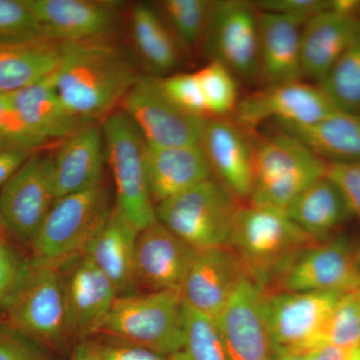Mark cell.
<instances>
[{"mask_svg": "<svg viewBox=\"0 0 360 360\" xmlns=\"http://www.w3.org/2000/svg\"><path fill=\"white\" fill-rule=\"evenodd\" d=\"M101 127L105 155L115 181V207L135 229L143 231L158 222L146 179V142L122 110L108 115Z\"/></svg>", "mask_w": 360, "mask_h": 360, "instance_id": "obj_7", "label": "cell"}, {"mask_svg": "<svg viewBox=\"0 0 360 360\" xmlns=\"http://www.w3.org/2000/svg\"><path fill=\"white\" fill-rule=\"evenodd\" d=\"M329 11L340 15L357 18V14L360 13V1L359 0H331Z\"/></svg>", "mask_w": 360, "mask_h": 360, "instance_id": "obj_47", "label": "cell"}, {"mask_svg": "<svg viewBox=\"0 0 360 360\" xmlns=\"http://www.w3.org/2000/svg\"><path fill=\"white\" fill-rule=\"evenodd\" d=\"M70 360H99V345L84 340L73 350Z\"/></svg>", "mask_w": 360, "mask_h": 360, "instance_id": "obj_46", "label": "cell"}, {"mask_svg": "<svg viewBox=\"0 0 360 360\" xmlns=\"http://www.w3.org/2000/svg\"><path fill=\"white\" fill-rule=\"evenodd\" d=\"M184 347L172 360H231L219 323L184 302Z\"/></svg>", "mask_w": 360, "mask_h": 360, "instance_id": "obj_32", "label": "cell"}, {"mask_svg": "<svg viewBox=\"0 0 360 360\" xmlns=\"http://www.w3.org/2000/svg\"><path fill=\"white\" fill-rule=\"evenodd\" d=\"M258 15L245 0L212 1L203 39L210 60L219 61L236 77H258Z\"/></svg>", "mask_w": 360, "mask_h": 360, "instance_id": "obj_14", "label": "cell"}, {"mask_svg": "<svg viewBox=\"0 0 360 360\" xmlns=\"http://www.w3.org/2000/svg\"><path fill=\"white\" fill-rule=\"evenodd\" d=\"M51 156L56 198L98 186L106 158L103 127L85 125L60 141Z\"/></svg>", "mask_w": 360, "mask_h": 360, "instance_id": "obj_21", "label": "cell"}, {"mask_svg": "<svg viewBox=\"0 0 360 360\" xmlns=\"http://www.w3.org/2000/svg\"><path fill=\"white\" fill-rule=\"evenodd\" d=\"M56 200L52 156L35 151L0 191V222L32 245Z\"/></svg>", "mask_w": 360, "mask_h": 360, "instance_id": "obj_12", "label": "cell"}, {"mask_svg": "<svg viewBox=\"0 0 360 360\" xmlns=\"http://www.w3.org/2000/svg\"><path fill=\"white\" fill-rule=\"evenodd\" d=\"M9 94L27 129L44 144L63 141L89 124L63 103L54 84L53 73Z\"/></svg>", "mask_w": 360, "mask_h": 360, "instance_id": "obj_24", "label": "cell"}, {"mask_svg": "<svg viewBox=\"0 0 360 360\" xmlns=\"http://www.w3.org/2000/svg\"><path fill=\"white\" fill-rule=\"evenodd\" d=\"M274 359L276 360H305L302 354L274 348Z\"/></svg>", "mask_w": 360, "mask_h": 360, "instance_id": "obj_48", "label": "cell"}, {"mask_svg": "<svg viewBox=\"0 0 360 360\" xmlns=\"http://www.w3.org/2000/svg\"><path fill=\"white\" fill-rule=\"evenodd\" d=\"M319 85L338 110L360 115V27Z\"/></svg>", "mask_w": 360, "mask_h": 360, "instance_id": "obj_31", "label": "cell"}, {"mask_svg": "<svg viewBox=\"0 0 360 360\" xmlns=\"http://www.w3.org/2000/svg\"><path fill=\"white\" fill-rule=\"evenodd\" d=\"M198 250L160 221L139 231L135 250L136 283L150 291L181 290Z\"/></svg>", "mask_w": 360, "mask_h": 360, "instance_id": "obj_19", "label": "cell"}, {"mask_svg": "<svg viewBox=\"0 0 360 360\" xmlns=\"http://www.w3.org/2000/svg\"><path fill=\"white\" fill-rule=\"evenodd\" d=\"M315 243L285 210L248 203L238 207L227 246L248 278L269 292L295 255Z\"/></svg>", "mask_w": 360, "mask_h": 360, "instance_id": "obj_2", "label": "cell"}, {"mask_svg": "<svg viewBox=\"0 0 360 360\" xmlns=\"http://www.w3.org/2000/svg\"><path fill=\"white\" fill-rule=\"evenodd\" d=\"M279 127L328 165L360 161V115L338 111L311 124Z\"/></svg>", "mask_w": 360, "mask_h": 360, "instance_id": "obj_28", "label": "cell"}, {"mask_svg": "<svg viewBox=\"0 0 360 360\" xmlns=\"http://www.w3.org/2000/svg\"><path fill=\"white\" fill-rule=\"evenodd\" d=\"M288 217L314 239L328 240L354 217L347 196L328 175L307 186L285 210Z\"/></svg>", "mask_w": 360, "mask_h": 360, "instance_id": "obj_27", "label": "cell"}, {"mask_svg": "<svg viewBox=\"0 0 360 360\" xmlns=\"http://www.w3.org/2000/svg\"><path fill=\"white\" fill-rule=\"evenodd\" d=\"M59 47L60 60L53 72L59 96L84 122L105 120L139 78L131 61L101 39Z\"/></svg>", "mask_w": 360, "mask_h": 360, "instance_id": "obj_1", "label": "cell"}, {"mask_svg": "<svg viewBox=\"0 0 360 360\" xmlns=\"http://www.w3.org/2000/svg\"><path fill=\"white\" fill-rule=\"evenodd\" d=\"M58 266L65 291L68 333H98L120 296L115 284L84 252Z\"/></svg>", "mask_w": 360, "mask_h": 360, "instance_id": "obj_15", "label": "cell"}, {"mask_svg": "<svg viewBox=\"0 0 360 360\" xmlns=\"http://www.w3.org/2000/svg\"><path fill=\"white\" fill-rule=\"evenodd\" d=\"M0 360H47L30 338L11 326L0 328Z\"/></svg>", "mask_w": 360, "mask_h": 360, "instance_id": "obj_42", "label": "cell"}, {"mask_svg": "<svg viewBox=\"0 0 360 360\" xmlns=\"http://www.w3.org/2000/svg\"><path fill=\"white\" fill-rule=\"evenodd\" d=\"M139 231L113 206L110 217L84 253L115 284L120 295H130L136 283L135 250Z\"/></svg>", "mask_w": 360, "mask_h": 360, "instance_id": "obj_26", "label": "cell"}, {"mask_svg": "<svg viewBox=\"0 0 360 360\" xmlns=\"http://www.w3.org/2000/svg\"><path fill=\"white\" fill-rule=\"evenodd\" d=\"M360 288V250L345 238H329L300 251L272 291L354 292Z\"/></svg>", "mask_w": 360, "mask_h": 360, "instance_id": "obj_11", "label": "cell"}, {"mask_svg": "<svg viewBox=\"0 0 360 360\" xmlns=\"http://www.w3.org/2000/svg\"><path fill=\"white\" fill-rule=\"evenodd\" d=\"M264 291L246 278L217 319L231 360H276L264 321Z\"/></svg>", "mask_w": 360, "mask_h": 360, "instance_id": "obj_18", "label": "cell"}, {"mask_svg": "<svg viewBox=\"0 0 360 360\" xmlns=\"http://www.w3.org/2000/svg\"><path fill=\"white\" fill-rule=\"evenodd\" d=\"M343 295L333 291L264 292V321L274 348L302 354L321 345L329 319Z\"/></svg>", "mask_w": 360, "mask_h": 360, "instance_id": "obj_9", "label": "cell"}, {"mask_svg": "<svg viewBox=\"0 0 360 360\" xmlns=\"http://www.w3.org/2000/svg\"><path fill=\"white\" fill-rule=\"evenodd\" d=\"M98 333L172 357L184 347L181 290L120 295Z\"/></svg>", "mask_w": 360, "mask_h": 360, "instance_id": "obj_3", "label": "cell"}, {"mask_svg": "<svg viewBox=\"0 0 360 360\" xmlns=\"http://www.w3.org/2000/svg\"><path fill=\"white\" fill-rule=\"evenodd\" d=\"M356 293H357V296H359V302H360V288L359 290L356 291Z\"/></svg>", "mask_w": 360, "mask_h": 360, "instance_id": "obj_49", "label": "cell"}, {"mask_svg": "<svg viewBox=\"0 0 360 360\" xmlns=\"http://www.w3.org/2000/svg\"><path fill=\"white\" fill-rule=\"evenodd\" d=\"M1 222H0V226H1ZM0 236H2V234H1V229H0Z\"/></svg>", "mask_w": 360, "mask_h": 360, "instance_id": "obj_50", "label": "cell"}, {"mask_svg": "<svg viewBox=\"0 0 360 360\" xmlns=\"http://www.w3.org/2000/svg\"><path fill=\"white\" fill-rule=\"evenodd\" d=\"M326 175L340 187L354 217L360 221V161L350 163H330Z\"/></svg>", "mask_w": 360, "mask_h": 360, "instance_id": "obj_40", "label": "cell"}, {"mask_svg": "<svg viewBox=\"0 0 360 360\" xmlns=\"http://www.w3.org/2000/svg\"><path fill=\"white\" fill-rule=\"evenodd\" d=\"M60 60L59 44H0V92L13 94L51 75Z\"/></svg>", "mask_w": 360, "mask_h": 360, "instance_id": "obj_30", "label": "cell"}, {"mask_svg": "<svg viewBox=\"0 0 360 360\" xmlns=\"http://www.w3.org/2000/svg\"><path fill=\"white\" fill-rule=\"evenodd\" d=\"M27 264L0 236V309H4Z\"/></svg>", "mask_w": 360, "mask_h": 360, "instance_id": "obj_41", "label": "cell"}, {"mask_svg": "<svg viewBox=\"0 0 360 360\" xmlns=\"http://www.w3.org/2000/svg\"><path fill=\"white\" fill-rule=\"evenodd\" d=\"M341 111L319 84L300 82L269 85L239 101L236 125L255 129L274 120L279 125L303 127Z\"/></svg>", "mask_w": 360, "mask_h": 360, "instance_id": "obj_13", "label": "cell"}, {"mask_svg": "<svg viewBox=\"0 0 360 360\" xmlns=\"http://www.w3.org/2000/svg\"><path fill=\"white\" fill-rule=\"evenodd\" d=\"M202 90L208 118H222L236 112L239 103L236 77L219 61L210 60L196 72Z\"/></svg>", "mask_w": 360, "mask_h": 360, "instance_id": "obj_34", "label": "cell"}, {"mask_svg": "<svg viewBox=\"0 0 360 360\" xmlns=\"http://www.w3.org/2000/svg\"><path fill=\"white\" fill-rule=\"evenodd\" d=\"M255 4L259 11L283 14L307 21L316 14L329 11L331 0H260Z\"/></svg>", "mask_w": 360, "mask_h": 360, "instance_id": "obj_39", "label": "cell"}, {"mask_svg": "<svg viewBox=\"0 0 360 360\" xmlns=\"http://www.w3.org/2000/svg\"><path fill=\"white\" fill-rule=\"evenodd\" d=\"M342 347H360V302L356 291L338 300L324 331L323 342Z\"/></svg>", "mask_w": 360, "mask_h": 360, "instance_id": "obj_36", "label": "cell"}, {"mask_svg": "<svg viewBox=\"0 0 360 360\" xmlns=\"http://www.w3.org/2000/svg\"><path fill=\"white\" fill-rule=\"evenodd\" d=\"M239 200L215 177L155 206L156 219L196 250L227 246Z\"/></svg>", "mask_w": 360, "mask_h": 360, "instance_id": "obj_4", "label": "cell"}, {"mask_svg": "<svg viewBox=\"0 0 360 360\" xmlns=\"http://www.w3.org/2000/svg\"><path fill=\"white\" fill-rule=\"evenodd\" d=\"M99 360H172V357L156 354L146 348L129 343L99 345Z\"/></svg>", "mask_w": 360, "mask_h": 360, "instance_id": "obj_43", "label": "cell"}, {"mask_svg": "<svg viewBox=\"0 0 360 360\" xmlns=\"http://www.w3.org/2000/svg\"><path fill=\"white\" fill-rule=\"evenodd\" d=\"M33 153L35 151L25 149L0 150V191Z\"/></svg>", "mask_w": 360, "mask_h": 360, "instance_id": "obj_45", "label": "cell"}, {"mask_svg": "<svg viewBox=\"0 0 360 360\" xmlns=\"http://www.w3.org/2000/svg\"><path fill=\"white\" fill-rule=\"evenodd\" d=\"M253 187L248 203L285 210L315 180L328 163L295 137L281 132L253 146Z\"/></svg>", "mask_w": 360, "mask_h": 360, "instance_id": "obj_6", "label": "cell"}, {"mask_svg": "<svg viewBox=\"0 0 360 360\" xmlns=\"http://www.w3.org/2000/svg\"><path fill=\"white\" fill-rule=\"evenodd\" d=\"M304 23L283 14L259 11L258 77L266 86L302 80L300 40Z\"/></svg>", "mask_w": 360, "mask_h": 360, "instance_id": "obj_22", "label": "cell"}, {"mask_svg": "<svg viewBox=\"0 0 360 360\" xmlns=\"http://www.w3.org/2000/svg\"><path fill=\"white\" fill-rule=\"evenodd\" d=\"M112 208L103 181L56 198L33 240V259L59 265L84 253Z\"/></svg>", "mask_w": 360, "mask_h": 360, "instance_id": "obj_5", "label": "cell"}, {"mask_svg": "<svg viewBox=\"0 0 360 360\" xmlns=\"http://www.w3.org/2000/svg\"><path fill=\"white\" fill-rule=\"evenodd\" d=\"M45 146L27 129L14 108L11 94L0 92V150L25 149L37 151Z\"/></svg>", "mask_w": 360, "mask_h": 360, "instance_id": "obj_37", "label": "cell"}, {"mask_svg": "<svg viewBox=\"0 0 360 360\" xmlns=\"http://www.w3.org/2000/svg\"><path fill=\"white\" fill-rule=\"evenodd\" d=\"M165 96L181 110L208 118L202 90L196 72H181L160 77Z\"/></svg>", "mask_w": 360, "mask_h": 360, "instance_id": "obj_38", "label": "cell"}, {"mask_svg": "<svg viewBox=\"0 0 360 360\" xmlns=\"http://www.w3.org/2000/svg\"><path fill=\"white\" fill-rule=\"evenodd\" d=\"M305 360H360V347L321 343L302 354Z\"/></svg>", "mask_w": 360, "mask_h": 360, "instance_id": "obj_44", "label": "cell"}, {"mask_svg": "<svg viewBox=\"0 0 360 360\" xmlns=\"http://www.w3.org/2000/svg\"><path fill=\"white\" fill-rule=\"evenodd\" d=\"M130 32L137 53L153 73L167 75L179 66L181 46L155 7L135 4L130 13Z\"/></svg>", "mask_w": 360, "mask_h": 360, "instance_id": "obj_29", "label": "cell"}, {"mask_svg": "<svg viewBox=\"0 0 360 360\" xmlns=\"http://www.w3.org/2000/svg\"><path fill=\"white\" fill-rule=\"evenodd\" d=\"M212 1L210 0H165L161 14L182 51L195 49L203 42Z\"/></svg>", "mask_w": 360, "mask_h": 360, "instance_id": "obj_33", "label": "cell"}, {"mask_svg": "<svg viewBox=\"0 0 360 360\" xmlns=\"http://www.w3.org/2000/svg\"><path fill=\"white\" fill-rule=\"evenodd\" d=\"M359 18L331 11L305 21L300 40L302 77L321 84L359 32Z\"/></svg>", "mask_w": 360, "mask_h": 360, "instance_id": "obj_25", "label": "cell"}, {"mask_svg": "<svg viewBox=\"0 0 360 360\" xmlns=\"http://www.w3.org/2000/svg\"><path fill=\"white\" fill-rule=\"evenodd\" d=\"M44 39L52 44L101 39L112 30L118 1L30 0Z\"/></svg>", "mask_w": 360, "mask_h": 360, "instance_id": "obj_17", "label": "cell"}, {"mask_svg": "<svg viewBox=\"0 0 360 360\" xmlns=\"http://www.w3.org/2000/svg\"><path fill=\"white\" fill-rule=\"evenodd\" d=\"M44 39L30 0H0V44H27Z\"/></svg>", "mask_w": 360, "mask_h": 360, "instance_id": "obj_35", "label": "cell"}, {"mask_svg": "<svg viewBox=\"0 0 360 360\" xmlns=\"http://www.w3.org/2000/svg\"><path fill=\"white\" fill-rule=\"evenodd\" d=\"M144 162L155 206L214 177L201 146L161 148L146 143Z\"/></svg>", "mask_w": 360, "mask_h": 360, "instance_id": "obj_23", "label": "cell"}, {"mask_svg": "<svg viewBox=\"0 0 360 360\" xmlns=\"http://www.w3.org/2000/svg\"><path fill=\"white\" fill-rule=\"evenodd\" d=\"M200 146L213 176L238 200H250L255 153L240 127L224 118H206Z\"/></svg>", "mask_w": 360, "mask_h": 360, "instance_id": "obj_20", "label": "cell"}, {"mask_svg": "<svg viewBox=\"0 0 360 360\" xmlns=\"http://www.w3.org/2000/svg\"><path fill=\"white\" fill-rule=\"evenodd\" d=\"M120 105L148 146H200L206 118L172 103L161 89L160 77H139Z\"/></svg>", "mask_w": 360, "mask_h": 360, "instance_id": "obj_10", "label": "cell"}, {"mask_svg": "<svg viewBox=\"0 0 360 360\" xmlns=\"http://www.w3.org/2000/svg\"><path fill=\"white\" fill-rule=\"evenodd\" d=\"M11 328L30 338L58 342L68 333L58 265L32 260L4 307Z\"/></svg>", "mask_w": 360, "mask_h": 360, "instance_id": "obj_8", "label": "cell"}, {"mask_svg": "<svg viewBox=\"0 0 360 360\" xmlns=\"http://www.w3.org/2000/svg\"><path fill=\"white\" fill-rule=\"evenodd\" d=\"M246 278L243 264L229 246L200 250L182 284L184 304L217 321Z\"/></svg>", "mask_w": 360, "mask_h": 360, "instance_id": "obj_16", "label": "cell"}]
</instances>
